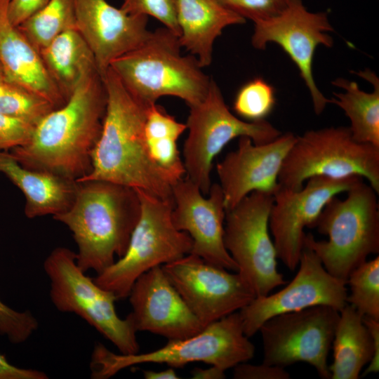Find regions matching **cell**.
I'll return each instance as SVG.
<instances>
[{"mask_svg":"<svg viewBox=\"0 0 379 379\" xmlns=\"http://www.w3.org/2000/svg\"><path fill=\"white\" fill-rule=\"evenodd\" d=\"M186 129V124L178 122L157 103L147 108L144 127L145 138H173L178 140Z\"/></svg>","mask_w":379,"mask_h":379,"instance_id":"34","label":"cell"},{"mask_svg":"<svg viewBox=\"0 0 379 379\" xmlns=\"http://www.w3.org/2000/svg\"><path fill=\"white\" fill-rule=\"evenodd\" d=\"M275 91L272 86L261 78L245 84L237 92L233 109L248 121L265 119L275 105Z\"/></svg>","mask_w":379,"mask_h":379,"instance_id":"30","label":"cell"},{"mask_svg":"<svg viewBox=\"0 0 379 379\" xmlns=\"http://www.w3.org/2000/svg\"><path fill=\"white\" fill-rule=\"evenodd\" d=\"M38 328V320L30 311L13 310L0 300V334L11 343H25Z\"/></svg>","mask_w":379,"mask_h":379,"instance_id":"31","label":"cell"},{"mask_svg":"<svg viewBox=\"0 0 379 379\" xmlns=\"http://www.w3.org/2000/svg\"><path fill=\"white\" fill-rule=\"evenodd\" d=\"M0 173L5 175L25 197L28 218L66 211L72 204L78 182L51 173L22 166L7 151L0 150Z\"/></svg>","mask_w":379,"mask_h":379,"instance_id":"23","label":"cell"},{"mask_svg":"<svg viewBox=\"0 0 379 379\" xmlns=\"http://www.w3.org/2000/svg\"><path fill=\"white\" fill-rule=\"evenodd\" d=\"M107 105L100 137L92 153V170L77 181L104 180L173 200L178 181L152 159L145 141L147 108L109 67L102 77Z\"/></svg>","mask_w":379,"mask_h":379,"instance_id":"2","label":"cell"},{"mask_svg":"<svg viewBox=\"0 0 379 379\" xmlns=\"http://www.w3.org/2000/svg\"><path fill=\"white\" fill-rule=\"evenodd\" d=\"M227 9L244 19L266 20L281 14L289 0H217Z\"/></svg>","mask_w":379,"mask_h":379,"instance_id":"33","label":"cell"},{"mask_svg":"<svg viewBox=\"0 0 379 379\" xmlns=\"http://www.w3.org/2000/svg\"><path fill=\"white\" fill-rule=\"evenodd\" d=\"M363 178H331L314 176L299 190L279 185L269 214V230L277 258L291 271L298 267L303 250L305 227L313 228L327 202L347 192Z\"/></svg>","mask_w":379,"mask_h":379,"instance_id":"15","label":"cell"},{"mask_svg":"<svg viewBox=\"0 0 379 379\" xmlns=\"http://www.w3.org/2000/svg\"><path fill=\"white\" fill-rule=\"evenodd\" d=\"M50 0H10L8 6V15L11 23L18 27L32 16Z\"/></svg>","mask_w":379,"mask_h":379,"instance_id":"37","label":"cell"},{"mask_svg":"<svg viewBox=\"0 0 379 379\" xmlns=\"http://www.w3.org/2000/svg\"><path fill=\"white\" fill-rule=\"evenodd\" d=\"M177 20L182 48L196 57L202 67L211 65L214 42L222 30L246 22L217 0H177Z\"/></svg>","mask_w":379,"mask_h":379,"instance_id":"24","label":"cell"},{"mask_svg":"<svg viewBox=\"0 0 379 379\" xmlns=\"http://www.w3.org/2000/svg\"><path fill=\"white\" fill-rule=\"evenodd\" d=\"M50 281V298L62 312L74 313L83 319L124 354L139 352L137 331L127 315L117 313V300L99 286L77 262L76 253L66 247L54 248L44 262Z\"/></svg>","mask_w":379,"mask_h":379,"instance_id":"9","label":"cell"},{"mask_svg":"<svg viewBox=\"0 0 379 379\" xmlns=\"http://www.w3.org/2000/svg\"><path fill=\"white\" fill-rule=\"evenodd\" d=\"M18 27L40 52L61 33L77 28L74 1L50 0Z\"/></svg>","mask_w":379,"mask_h":379,"instance_id":"27","label":"cell"},{"mask_svg":"<svg viewBox=\"0 0 379 379\" xmlns=\"http://www.w3.org/2000/svg\"><path fill=\"white\" fill-rule=\"evenodd\" d=\"M340 312L326 305L275 315L260 326L262 363L283 368L298 362L331 379L328 356Z\"/></svg>","mask_w":379,"mask_h":379,"instance_id":"12","label":"cell"},{"mask_svg":"<svg viewBox=\"0 0 379 379\" xmlns=\"http://www.w3.org/2000/svg\"><path fill=\"white\" fill-rule=\"evenodd\" d=\"M333 31L326 12H310L301 0H289L286 9L279 15L254 22L253 46L259 50L265 49L269 43L281 46L298 67L317 115L331 103V99L326 98L316 84L313 60L318 46H333V39L328 34Z\"/></svg>","mask_w":379,"mask_h":379,"instance_id":"14","label":"cell"},{"mask_svg":"<svg viewBox=\"0 0 379 379\" xmlns=\"http://www.w3.org/2000/svg\"><path fill=\"white\" fill-rule=\"evenodd\" d=\"M254 354L255 346L244 333L239 312H235L193 336L168 340L165 346L147 353L116 354L96 343L91 354V375L93 379H107L126 368L144 363L178 368L200 361L226 371L247 362Z\"/></svg>","mask_w":379,"mask_h":379,"instance_id":"6","label":"cell"},{"mask_svg":"<svg viewBox=\"0 0 379 379\" xmlns=\"http://www.w3.org/2000/svg\"><path fill=\"white\" fill-rule=\"evenodd\" d=\"M39 53L50 77L67 100L83 77L97 68L91 50L77 28L61 33Z\"/></svg>","mask_w":379,"mask_h":379,"instance_id":"25","label":"cell"},{"mask_svg":"<svg viewBox=\"0 0 379 379\" xmlns=\"http://www.w3.org/2000/svg\"><path fill=\"white\" fill-rule=\"evenodd\" d=\"M140 214L135 190L93 180L78 182L72 206L53 218L72 232L79 267L97 274L125 254Z\"/></svg>","mask_w":379,"mask_h":379,"instance_id":"3","label":"cell"},{"mask_svg":"<svg viewBox=\"0 0 379 379\" xmlns=\"http://www.w3.org/2000/svg\"><path fill=\"white\" fill-rule=\"evenodd\" d=\"M6 80L5 79V76H4V74L3 72V70L0 66V83L2 82L3 81Z\"/></svg>","mask_w":379,"mask_h":379,"instance_id":"41","label":"cell"},{"mask_svg":"<svg viewBox=\"0 0 379 379\" xmlns=\"http://www.w3.org/2000/svg\"><path fill=\"white\" fill-rule=\"evenodd\" d=\"M274 194L253 191L226 210L224 245L238 272L255 297L265 296L286 281L277 269V251L270 236L269 214Z\"/></svg>","mask_w":379,"mask_h":379,"instance_id":"11","label":"cell"},{"mask_svg":"<svg viewBox=\"0 0 379 379\" xmlns=\"http://www.w3.org/2000/svg\"><path fill=\"white\" fill-rule=\"evenodd\" d=\"M181 48L178 36L160 27L109 67L131 94L147 106L171 95L191 107L205 98L211 78L202 71L197 58L184 55Z\"/></svg>","mask_w":379,"mask_h":379,"instance_id":"4","label":"cell"},{"mask_svg":"<svg viewBox=\"0 0 379 379\" xmlns=\"http://www.w3.org/2000/svg\"><path fill=\"white\" fill-rule=\"evenodd\" d=\"M225 371L221 368L211 366L207 368H194L191 374L192 378L195 379H223L225 378Z\"/></svg>","mask_w":379,"mask_h":379,"instance_id":"39","label":"cell"},{"mask_svg":"<svg viewBox=\"0 0 379 379\" xmlns=\"http://www.w3.org/2000/svg\"><path fill=\"white\" fill-rule=\"evenodd\" d=\"M346 282L350 291L347 304L363 317L379 319V256L357 267Z\"/></svg>","mask_w":379,"mask_h":379,"instance_id":"28","label":"cell"},{"mask_svg":"<svg viewBox=\"0 0 379 379\" xmlns=\"http://www.w3.org/2000/svg\"><path fill=\"white\" fill-rule=\"evenodd\" d=\"M332 342L331 379H358L379 371V319L363 317L347 304Z\"/></svg>","mask_w":379,"mask_h":379,"instance_id":"21","label":"cell"},{"mask_svg":"<svg viewBox=\"0 0 379 379\" xmlns=\"http://www.w3.org/2000/svg\"><path fill=\"white\" fill-rule=\"evenodd\" d=\"M295 138L293 133H286L260 145L247 137L239 138L237 148L229 152L216 167L225 211L253 191L274 194L279 186L281 165Z\"/></svg>","mask_w":379,"mask_h":379,"instance_id":"19","label":"cell"},{"mask_svg":"<svg viewBox=\"0 0 379 379\" xmlns=\"http://www.w3.org/2000/svg\"><path fill=\"white\" fill-rule=\"evenodd\" d=\"M189 107L186 123L189 133L183 146V164L186 178L195 183L204 195L208 194L212 185L213 160L231 140L247 137L260 145L282 134L265 119L248 121L233 114L212 78L205 98Z\"/></svg>","mask_w":379,"mask_h":379,"instance_id":"10","label":"cell"},{"mask_svg":"<svg viewBox=\"0 0 379 379\" xmlns=\"http://www.w3.org/2000/svg\"><path fill=\"white\" fill-rule=\"evenodd\" d=\"M40 95L6 80L0 83V113L36 125L54 109Z\"/></svg>","mask_w":379,"mask_h":379,"instance_id":"29","label":"cell"},{"mask_svg":"<svg viewBox=\"0 0 379 379\" xmlns=\"http://www.w3.org/2000/svg\"><path fill=\"white\" fill-rule=\"evenodd\" d=\"M161 267L204 328L239 311L255 298L238 272L191 253Z\"/></svg>","mask_w":379,"mask_h":379,"instance_id":"13","label":"cell"},{"mask_svg":"<svg viewBox=\"0 0 379 379\" xmlns=\"http://www.w3.org/2000/svg\"><path fill=\"white\" fill-rule=\"evenodd\" d=\"M293 279L280 291L255 297L241 309L244 334L251 338L268 319L310 307L326 305L339 312L347 305V282L331 275L318 256L304 247Z\"/></svg>","mask_w":379,"mask_h":379,"instance_id":"16","label":"cell"},{"mask_svg":"<svg viewBox=\"0 0 379 379\" xmlns=\"http://www.w3.org/2000/svg\"><path fill=\"white\" fill-rule=\"evenodd\" d=\"M128 314L135 330L148 331L168 340L193 336L204 327L172 285L161 266L141 274L129 295Z\"/></svg>","mask_w":379,"mask_h":379,"instance_id":"18","label":"cell"},{"mask_svg":"<svg viewBox=\"0 0 379 379\" xmlns=\"http://www.w3.org/2000/svg\"><path fill=\"white\" fill-rule=\"evenodd\" d=\"M346 192L345 199L335 196L327 202L314 225L328 239L317 241L308 233L303 240L328 272L345 281L370 255L379 253L378 194L364 178Z\"/></svg>","mask_w":379,"mask_h":379,"instance_id":"5","label":"cell"},{"mask_svg":"<svg viewBox=\"0 0 379 379\" xmlns=\"http://www.w3.org/2000/svg\"><path fill=\"white\" fill-rule=\"evenodd\" d=\"M314 176H360L379 194V147L356 141L349 127L310 130L295 140L281 165L278 184L299 190Z\"/></svg>","mask_w":379,"mask_h":379,"instance_id":"8","label":"cell"},{"mask_svg":"<svg viewBox=\"0 0 379 379\" xmlns=\"http://www.w3.org/2000/svg\"><path fill=\"white\" fill-rule=\"evenodd\" d=\"M107 105L98 68L88 72L66 102L34 126L29 141L9 153L22 166L77 180L92 170Z\"/></svg>","mask_w":379,"mask_h":379,"instance_id":"1","label":"cell"},{"mask_svg":"<svg viewBox=\"0 0 379 379\" xmlns=\"http://www.w3.org/2000/svg\"><path fill=\"white\" fill-rule=\"evenodd\" d=\"M34 125L0 113V150L7 151L27 144Z\"/></svg>","mask_w":379,"mask_h":379,"instance_id":"35","label":"cell"},{"mask_svg":"<svg viewBox=\"0 0 379 379\" xmlns=\"http://www.w3.org/2000/svg\"><path fill=\"white\" fill-rule=\"evenodd\" d=\"M175 227L187 233L192 240L190 253L229 271L238 267L223 241L225 208L221 187L212 184L208 197L192 180L181 178L172 187Z\"/></svg>","mask_w":379,"mask_h":379,"instance_id":"17","label":"cell"},{"mask_svg":"<svg viewBox=\"0 0 379 379\" xmlns=\"http://www.w3.org/2000/svg\"><path fill=\"white\" fill-rule=\"evenodd\" d=\"M10 0H0V66L6 81L48 100L57 109L67 100L50 77L40 53L8 15Z\"/></svg>","mask_w":379,"mask_h":379,"instance_id":"22","label":"cell"},{"mask_svg":"<svg viewBox=\"0 0 379 379\" xmlns=\"http://www.w3.org/2000/svg\"><path fill=\"white\" fill-rule=\"evenodd\" d=\"M48 376L41 371L22 368L10 364L0 353V379H47Z\"/></svg>","mask_w":379,"mask_h":379,"instance_id":"38","label":"cell"},{"mask_svg":"<svg viewBox=\"0 0 379 379\" xmlns=\"http://www.w3.org/2000/svg\"><path fill=\"white\" fill-rule=\"evenodd\" d=\"M140 214L125 254L93 279L117 300L128 298L135 280L150 269L190 254L192 240L173 224V201L135 190Z\"/></svg>","mask_w":379,"mask_h":379,"instance_id":"7","label":"cell"},{"mask_svg":"<svg viewBox=\"0 0 379 379\" xmlns=\"http://www.w3.org/2000/svg\"><path fill=\"white\" fill-rule=\"evenodd\" d=\"M234 379H289L286 368L262 363L259 365L241 363L234 367Z\"/></svg>","mask_w":379,"mask_h":379,"instance_id":"36","label":"cell"},{"mask_svg":"<svg viewBox=\"0 0 379 379\" xmlns=\"http://www.w3.org/2000/svg\"><path fill=\"white\" fill-rule=\"evenodd\" d=\"M143 375L145 379H178L180 377L177 375L173 367L167 369L154 371H143Z\"/></svg>","mask_w":379,"mask_h":379,"instance_id":"40","label":"cell"},{"mask_svg":"<svg viewBox=\"0 0 379 379\" xmlns=\"http://www.w3.org/2000/svg\"><path fill=\"white\" fill-rule=\"evenodd\" d=\"M76 27L94 56L102 77L117 58L149 35L148 17L126 13L106 0H74Z\"/></svg>","mask_w":379,"mask_h":379,"instance_id":"20","label":"cell"},{"mask_svg":"<svg viewBox=\"0 0 379 379\" xmlns=\"http://www.w3.org/2000/svg\"><path fill=\"white\" fill-rule=\"evenodd\" d=\"M357 74L372 84L373 92L362 91L355 81L338 78L332 84L344 92L334 93L331 103L340 107L349 118L354 140L379 147V80L368 69Z\"/></svg>","mask_w":379,"mask_h":379,"instance_id":"26","label":"cell"},{"mask_svg":"<svg viewBox=\"0 0 379 379\" xmlns=\"http://www.w3.org/2000/svg\"><path fill=\"white\" fill-rule=\"evenodd\" d=\"M121 8L128 14L152 16L180 36L177 0H124Z\"/></svg>","mask_w":379,"mask_h":379,"instance_id":"32","label":"cell"}]
</instances>
